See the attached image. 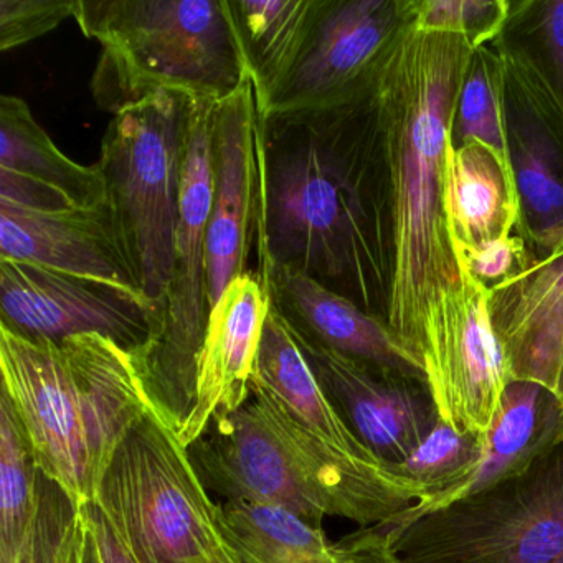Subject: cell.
<instances>
[{
    "label": "cell",
    "mask_w": 563,
    "mask_h": 563,
    "mask_svg": "<svg viewBox=\"0 0 563 563\" xmlns=\"http://www.w3.org/2000/svg\"><path fill=\"white\" fill-rule=\"evenodd\" d=\"M473 52L464 35L411 21L354 97L324 110L377 256L385 322L417 361L428 311L461 282L443 212L444 163Z\"/></svg>",
    "instance_id": "cell-1"
},
{
    "label": "cell",
    "mask_w": 563,
    "mask_h": 563,
    "mask_svg": "<svg viewBox=\"0 0 563 563\" xmlns=\"http://www.w3.org/2000/svg\"><path fill=\"white\" fill-rule=\"evenodd\" d=\"M256 273H302L384 319V282L367 222L325 111L260 117Z\"/></svg>",
    "instance_id": "cell-2"
},
{
    "label": "cell",
    "mask_w": 563,
    "mask_h": 563,
    "mask_svg": "<svg viewBox=\"0 0 563 563\" xmlns=\"http://www.w3.org/2000/svg\"><path fill=\"white\" fill-rule=\"evenodd\" d=\"M187 450L207 489L285 507L316 526L325 517L380 526L428 497L400 466L331 446L255 384L242 408Z\"/></svg>",
    "instance_id": "cell-3"
},
{
    "label": "cell",
    "mask_w": 563,
    "mask_h": 563,
    "mask_svg": "<svg viewBox=\"0 0 563 563\" xmlns=\"http://www.w3.org/2000/svg\"><path fill=\"white\" fill-rule=\"evenodd\" d=\"M0 372L38 470L80 510L153 407L136 355L103 335L32 341L0 325Z\"/></svg>",
    "instance_id": "cell-4"
},
{
    "label": "cell",
    "mask_w": 563,
    "mask_h": 563,
    "mask_svg": "<svg viewBox=\"0 0 563 563\" xmlns=\"http://www.w3.org/2000/svg\"><path fill=\"white\" fill-rule=\"evenodd\" d=\"M74 19L100 44L91 93L110 113L161 91L217 103L245 80L230 0H77Z\"/></svg>",
    "instance_id": "cell-5"
},
{
    "label": "cell",
    "mask_w": 563,
    "mask_h": 563,
    "mask_svg": "<svg viewBox=\"0 0 563 563\" xmlns=\"http://www.w3.org/2000/svg\"><path fill=\"white\" fill-rule=\"evenodd\" d=\"M91 503L136 563H217L236 555L223 536L220 504L154 407L121 441Z\"/></svg>",
    "instance_id": "cell-6"
},
{
    "label": "cell",
    "mask_w": 563,
    "mask_h": 563,
    "mask_svg": "<svg viewBox=\"0 0 563 563\" xmlns=\"http://www.w3.org/2000/svg\"><path fill=\"white\" fill-rule=\"evenodd\" d=\"M192 108L186 95L161 91L114 114L97 163L156 331L176 256Z\"/></svg>",
    "instance_id": "cell-7"
},
{
    "label": "cell",
    "mask_w": 563,
    "mask_h": 563,
    "mask_svg": "<svg viewBox=\"0 0 563 563\" xmlns=\"http://www.w3.org/2000/svg\"><path fill=\"white\" fill-rule=\"evenodd\" d=\"M378 529L405 563H563V431L489 489Z\"/></svg>",
    "instance_id": "cell-8"
},
{
    "label": "cell",
    "mask_w": 563,
    "mask_h": 563,
    "mask_svg": "<svg viewBox=\"0 0 563 563\" xmlns=\"http://www.w3.org/2000/svg\"><path fill=\"white\" fill-rule=\"evenodd\" d=\"M213 101H194L173 275L156 334L136 355L151 404L177 433L192 407L197 358L209 321L207 229L213 200Z\"/></svg>",
    "instance_id": "cell-9"
},
{
    "label": "cell",
    "mask_w": 563,
    "mask_h": 563,
    "mask_svg": "<svg viewBox=\"0 0 563 563\" xmlns=\"http://www.w3.org/2000/svg\"><path fill=\"white\" fill-rule=\"evenodd\" d=\"M460 272L461 282L428 311L418 362L440 420L481 440L510 374L490 319L489 289Z\"/></svg>",
    "instance_id": "cell-10"
},
{
    "label": "cell",
    "mask_w": 563,
    "mask_h": 563,
    "mask_svg": "<svg viewBox=\"0 0 563 563\" xmlns=\"http://www.w3.org/2000/svg\"><path fill=\"white\" fill-rule=\"evenodd\" d=\"M413 19L415 0H321L298 60L260 117L332 110L351 100Z\"/></svg>",
    "instance_id": "cell-11"
},
{
    "label": "cell",
    "mask_w": 563,
    "mask_h": 563,
    "mask_svg": "<svg viewBox=\"0 0 563 563\" xmlns=\"http://www.w3.org/2000/svg\"><path fill=\"white\" fill-rule=\"evenodd\" d=\"M0 325L32 341L98 334L140 354L156 314L140 296L18 260H0Z\"/></svg>",
    "instance_id": "cell-12"
},
{
    "label": "cell",
    "mask_w": 563,
    "mask_h": 563,
    "mask_svg": "<svg viewBox=\"0 0 563 563\" xmlns=\"http://www.w3.org/2000/svg\"><path fill=\"white\" fill-rule=\"evenodd\" d=\"M291 335L341 417L382 460L400 466L440 420L427 382Z\"/></svg>",
    "instance_id": "cell-13"
},
{
    "label": "cell",
    "mask_w": 563,
    "mask_h": 563,
    "mask_svg": "<svg viewBox=\"0 0 563 563\" xmlns=\"http://www.w3.org/2000/svg\"><path fill=\"white\" fill-rule=\"evenodd\" d=\"M258 121L255 87L249 77L213 107V200L207 229L209 312L230 283L250 272L246 260L255 249Z\"/></svg>",
    "instance_id": "cell-14"
},
{
    "label": "cell",
    "mask_w": 563,
    "mask_h": 563,
    "mask_svg": "<svg viewBox=\"0 0 563 563\" xmlns=\"http://www.w3.org/2000/svg\"><path fill=\"white\" fill-rule=\"evenodd\" d=\"M272 301L258 273L246 272L230 283L210 309L197 358L192 407L180 428L189 448L217 421L242 408L252 397L256 357Z\"/></svg>",
    "instance_id": "cell-15"
},
{
    "label": "cell",
    "mask_w": 563,
    "mask_h": 563,
    "mask_svg": "<svg viewBox=\"0 0 563 563\" xmlns=\"http://www.w3.org/2000/svg\"><path fill=\"white\" fill-rule=\"evenodd\" d=\"M0 260L93 279L144 299L110 202L65 212L0 203Z\"/></svg>",
    "instance_id": "cell-16"
},
{
    "label": "cell",
    "mask_w": 563,
    "mask_h": 563,
    "mask_svg": "<svg viewBox=\"0 0 563 563\" xmlns=\"http://www.w3.org/2000/svg\"><path fill=\"white\" fill-rule=\"evenodd\" d=\"M507 161L519 199L516 233L533 258L563 246V133L519 75L504 65Z\"/></svg>",
    "instance_id": "cell-17"
},
{
    "label": "cell",
    "mask_w": 563,
    "mask_h": 563,
    "mask_svg": "<svg viewBox=\"0 0 563 563\" xmlns=\"http://www.w3.org/2000/svg\"><path fill=\"white\" fill-rule=\"evenodd\" d=\"M258 276L272 308L292 334L375 367L424 380L420 362L384 319L302 273L272 266Z\"/></svg>",
    "instance_id": "cell-18"
},
{
    "label": "cell",
    "mask_w": 563,
    "mask_h": 563,
    "mask_svg": "<svg viewBox=\"0 0 563 563\" xmlns=\"http://www.w3.org/2000/svg\"><path fill=\"white\" fill-rule=\"evenodd\" d=\"M494 331L510 380L559 395L563 378V246L489 291Z\"/></svg>",
    "instance_id": "cell-19"
},
{
    "label": "cell",
    "mask_w": 563,
    "mask_h": 563,
    "mask_svg": "<svg viewBox=\"0 0 563 563\" xmlns=\"http://www.w3.org/2000/svg\"><path fill=\"white\" fill-rule=\"evenodd\" d=\"M562 431L563 411L555 395L533 382L510 380L489 430L481 438L477 456L466 473L443 493L420 500L378 527L401 529L427 514L489 489L523 470Z\"/></svg>",
    "instance_id": "cell-20"
},
{
    "label": "cell",
    "mask_w": 563,
    "mask_h": 563,
    "mask_svg": "<svg viewBox=\"0 0 563 563\" xmlns=\"http://www.w3.org/2000/svg\"><path fill=\"white\" fill-rule=\"evenodd\" d=\"M443 212L454 255L512 235L519 199L509 161L481 141L448 143Z\"/></svg>",
    "instance_id": "cell-21"
},
{
    "label": "cell",
    "mask_w": 563,
    "mask_h": 563,
    "mask_svg": "<svg viewBox=\"0 0 563 563\" xmlns=\"http://www.w3.org/2000/svg\"><path fill=\"white\" fill-rule=\"evenodd\" d=\"M253 384L268 390L296 420L342 453L358 460L385 461L365 446L341 417L288 325L273 308L263 329Z\"/></svg>",
    "instance_id": "cell-22"
},
{
    "label": "cell",
    "mask_w": 563,
    "mask_h": 563,
    "mask_svg": "<svg viewBox=\"0 0 563 563\" xmlns=\"http://www.w3.org/2000/svg\"><path fill=\"white\" fill-rule=\"evenodd\" d=\"M0 170L18 174L64 196L74 209L108 202L100 166H81L65 156L24 100L0 97Z\"/></svg>",
    "instance_id": "cell-23"
},
{
    "label": "cell",
    "mask_w": 563,
    "mask_h": 563,
    "mask_svg": "<svg viewBox=\"0 0 563 563\" xmlns=\"http://www.w3.org/2000/svg\"><path fill=\"white\" fill-rule=\"evenodd\" d=\"M321 0H230L246 77L258 110L288 77L314 24Z\"/></svg>",
    "instance_id": "cell-24"
},
{
    "label": "cell",
    "mask_w": 563,
    "mask_h": 563,
    "mask_svg": "<svg viewBox=\"0 0 563 563\" xmlns=\"http://www.w3.org/2000/svg\"><path fill=\"white\" fill-rule=\"evenodd\" d=\"M490 45L563 133V0H510Z\"/></svg>",
    "instance_id": "cell-25"
},
{
    "label": "cell",
    "mask_w": 563,
    "mask_h": 563,
    "mask_svg": "<svg viewBox=\"0 0 563 563\" xmlns=\"http://www.w3.org/2000/svg\"><path fill=\"white\" fill-rule=\"evenodd\" d=\"M220 517L227 543L243 563H345L341 543L285 507L225 500Z\"/></svg>",
    "instance_id": "cell-26"
},
{
    "label": "cell",
    "mask_w": 563,
    "mask_h": 563,
    "mask_svg": "<svg viewBox=\"0 0 563 563\" xmlns=\"http://www.w3.org/2000/svg\"><path fill=\"white\" fill-rule=\"evenodd\" d=\"M44 474L11 401L0 395V549L19 542L41 503Z\"/></svg>",
    "instance_id": "cell-27"
},
{
    "label": "cell",
    "mask_w": 563,
    "mask_h": 563,
    "mask_svg": "<svg viewBox=\"0 0 563 563\" xmlns=\"http://www.w3.org/2000/svg\"><path fill=\"white\" fill-rule=\"evenodd\" d=\"M481 141L507 159L504 131V67L493 45L474 48L451 118L450 143L457 150Z\"/></svg>",
    "instance_id": "cell-28"
},
{
    "label": "cell",
    "mask_w": 563,
    "mask_h": 563,
    "mask_svg": "<svg viewBox=\"0 0 563 563\" xmlns=\"http://www.w3.org/2000/svg\"><path fill=\"white\" fill-rule=\"evenodd\" d=\"M481 440L446 421L438 420L417 450L400 464V470L428 490V497L443 493L456 483L473 463Z\"/></svg>",
    "instance_id": "cell-29"
},
{
    "label": "cell",
    "mask_w": 563,
    "mask_h": 563,
    "mask_svg": "<svg viewBox=\"0 0 563 563\" xmlns=\"http://www.w3.org/2000/svg\"><path fill=\"white\" fill-rule=\"evenodd\" d=\"M510 0H415L420 31L460 34L474 48L493 44L509 18Z\"/></svg>",
    "instance_id": "cell-30"
},
{
    "label": "cell",
    "mask_w": 563,
    "mask_h": 563,
    "mask_svg": "<svg viewBox=\"0 0 563 563\" xmlns=\"http://www.w3.org/2000/svg\"><path fill=\"white\" fill-rule=\"evenodd\" d=\"M77 512L67 494L44 476L37 512L18 543L0 549V563H55Z\"/></svg>",
    "instance_id": "cell-31"
},
{
    "label": "cell",
    "mask_w": 563,
    "mask_h": 563,
    "mask_svg": "<svg viewBox=\"0 0 563 563\" xmlns=\"http://www.w3.org/2000/svg\"><path fill=\"white\" fill-rule=\"evenodd\" d=\"M77 0H0V51L22 47L75 18Z\"/></svg>",
    "instance_id": "cell-32"
},
{
    "label": "cell",
    "mask_w": 563,
    "mask_h": 563,
    "mask_svg": "<svg viewBox=\"0 0 563 563\" xmlns=\"http://www.w3.org/2000/svg\"><path fill=\"white\" fill-rule=\"evenodd\" d=\"M456 260L460 269H464L489 291L537 262L516 232L500 242L456 253Z\"/></svg>",
    "instance_id": "cell-33"
},
{
    "label": "cell",
    "mask_w": 563,
    "mask_h": 563,
    "mask_svg": "<svg viewBox=\"0 0 563 563\" xmlns=\"http://www.w3.org/2000/svg\"><path fill=\"white\" fill-rule=\"evenodd\" d=\"M345 563H405L384 530L365 527L339 540Z\"/></svg>",
    "instance_id": "cell-34"
},
{
    "label": "cell",
    "mask_w": 563,
    "mask_h": 563,
    "mask_svg": "<svg viewBox=\"0 0 563 563\" xmlns=\"http://www.w3.org/2000/svg\"><path fill=\"white\" fill-rule=\"evenodd\" d=\"M81 510L87 517L91 547L100 563H136L97 504L88 503Z\"/></svg>",
    "instance_id": "cell-35"
},
{
    "label": "cell",
    "mask_w": 563,
    "mask_h": 563,
    "mask_svg": "<svg viewBox=\"0 0 563 563\" xmlns=\"http://www.w3.org/2000/svg\"><path fill=\"white\" fill-rule=\"evenodd\" d=\"M88 550H90V529H88L87 517L80 509L68 526L55 563H87Z\"/></svg>",
    "instance_id": "cell-36"
},
{
    "label": "cell",
    "mask_w": 563,
    "mask_h": 563,
    "mask_svg": "<svg viewBox=\"0 0 563 563\" xmlns=\"http://www.w3.org/2000/svg\"><path fill=\"white\" fill-rule=\"evenodd\" d=\"M87 563H100V560H98L97 553H95L93 547H91V539H90V550H88Z\"/></svg>",
    "instance_id": "cell-37"
},
{
    "label": "cell",
    "mask_w": 563,
    "mask_h": 563,
    "mask_svg": "<svg viewBox=\"0 0 563 563\" xmlns=\"http://www.w3.org/2000/svg\"><path fill=\"white\" fill-rule=\"evenodd\" d=\"M217 563H243L242 560L239 559V555L229 556V559L222 560V562Z\"/></svg>",
    "instance_id": "cell-38"
},
{
    "label": "cell",
    "mask_w": 563,
    "mask_h": 563,
    "mask_svg": "<svg viewBox=\"0 0 563 563\" xmlns=\"http://www.w3.org/2000/svg\"><path fill=\"white\" fill-rule=\"evenodd\" d=\"M556 400H559L560 408H562V411H563V378H562V385H560L559 395H556Z\"/></svg>",
    "instance_id": "cell-39"
}]
</instances>
